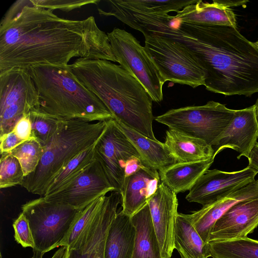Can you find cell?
Segmentation results:
<instances>
[{
  "label": "cell",
  "mask_w": 258,
  "mask_h": 258,
  "mask_svg": "<svg viewBox=\"0 0 258 258\" xmlns=\"http://www.w3.org/2000/svg\"><path fill=\"white\" fill-rule=\"evenodd\" d=\"M33 137L44 147L56 131L62 118L40 112L36 109L29 113Z\"/></svg>",
  "instance_id": "obj_32"
},
{
  "label": "cell",
  "mask_w": 258,
  "mask_h": 258,
  "mask_svg": "<svg viewBox=\"0 0 258 258\" xmlns=\"http://www.w3.org/2000/svg\"><path fill=\"white\" fill-rule=\"evenodd\" d=\"M94 156L114 191L120 194L125 180L127 163L134 157H141L114 118L107 120L106 127L95 145Z\"/></svg>",
  "instance_id": "obj_11"
},
{
  "label": "cell",
  "mask_w": 258,
  "mask_h": 258,
  "mask_svg": "<svg viewBox=\"0 0 258 258\" xmlns=\"http://www.w3.org/2000/svg\"><path fill=\"white\" fill-rule=\"evenodd\" d=\"M121 203L116 191L106 196L99 211L76 241L66 247L62 258H104L106 237L110 225Z\"/></svg>",
  "instance_id": "obj_12"
},
{
  "label": "cell",
  "mask_w": 258,
  "mask_h": 258,
  "mask_svg": "<svg viewBox=\"0 0 258 258\" xmlns=\"http://www.w3.org/2000/svg\"><path fill=\"white\" fill-rule=\"evenodd\" d=\"M144 49L165 83L170 81L196 88L205 85V73L194 53L169 37L151 34Z\"/></svg>",
  "instance_id": "obj_6"
},
{
  "label": "cell",
  "mask_w": 258,
  "mask_h": 258,
  "mask_svg": "<svg viewBox=\"0 0 258 258\" xmlns=\"http://www.w3.org/2000/svg\"><path fill=\"white\" fill-rule=\"evenodd\" d=\"M74 57L117 62L93 16L82 20L18 0L0 23V73L40 64L68 66Z\"/></svg>",
  "instance_id": "obj_1"
},
{
  "label": "cell",
  "mask_w": 258,
  "mask_h": 258,
  "mask_svg": "<svg viewBox=\"0 0 258 258\" xmlns=\"http://www.w3.org/2000/svg\"><path fill=\"white\" fill-rule=\"evenodd\" d=\"M13 131L23 141L35 139L32 135L29 114L24 116L18 121Z\"/></svg>",
  "instance_id": "obj_36"
},
{
  "label": "cell",
  "mask_w": 258,
  "mask_h": 258,
  "mask_svg": "<svg viewBox=\"0 0 258 258\" xmlns=\"http://www.w3.org/2000/svg\"><path fill=\"white\" fill-rule=\"evenodd\" d=\"M19 161L25 177L35 171L43 153V147L36 139L24 141L10 152Z\"/></svg>",
  "instance_id": "obj_31"
},
{
  "label": "cell",
  "mask_w": 258,
  "mask_h": 258,
  "mask_svg": "<svg viewBox=\"0 0 258 258\" xmlns=\"http://www.w3.org/2000/svg\"><path fill=\"white\" fill-rule=\"evenodd\" d=\"M95 145L71 160L51 181L43 197L57 192L66 186L94 161Z\"/></svg>",
  "instance_id": "obj_28"
},
{
  "label": "cell",
  "mask_w": 258,
  "mask_h": 258,
  "mask_svg": "<svg viewBox=\"0 0 258 258\" xmlns=\"http://www.w3.org/2000/svg\"><path fill=\"white\" fill-rule=\"evenodd\" d=\"M14 237L16 242L23 247L34 249L35 243L29 222L23 213H21L13 223Z\"/></svg>",
  "instance_id": "obj_35"
},
{
  "label": "cell",
  "mask_w": 258,
  "mask_h": 258,
  "mask_svg": "<svg viewBox=\"0 0 258 258\" xmlns=\"http://www.w3.org/2000/svg\"><path fill=\"white\" fill-rule=\"evenodd\" d=\"M165 147L175 163L205 161L215 158L213 147L205 141L169 128Z\"/></svg>",
  "instance_id": "obj_21"
},
{
  "label": "cell",
  "mask_w": 258,
  "mask_h": 258,
  "mask_svg": "<svg viewBox=\"0 0 258 258\" xmlns=\"http://www.w3.org/2000/svg\"><path fill=\"white\" fill-rule=\"evenodd\" d=\"M114 119L117 125L150 168L160 171L175 163L164 143L158 140H151Z\"/></svg>",
  "instance_id": "obj_24"
},
{
  "label": "cell",
  "mask_w": 258,
  "mask_h": 258,
  "mask_svg": "<svg viewBox=\"0 0 258 258\" xmlns=\"http://www.w3.org/2000/svg\"><path fill=\"white\" fill-rule=\"evenodd\" d=\"M27 70L39 94L36 110L57 118L87 122L114 118L102 101L75 77L69 64H40Z\"/></svg>",
  "instance_id": "obj_4"
},
{
  "label": "cell",
  "mask_w": 258,
  "mask_h": 258,
  "mask_svg": "<svg viewBox=\"0 0 258 258\" xmlns=\"http://www.w3.org/2000/svg\"><path fill=\"white\" fill-rule=\"evenodd\" d=\"M258 139V123L255 106L235 110L234 115L227 127L215 141L212 147L215 157L226 148L239 153L237 159L248 158Z\"/></svg>",
  "instance_id": "obj_16"
},
{
  "label": "cell",
  "mask_w": 258,
  "mask_h": 258,
  "mask_svg": "<svg viewBox=\"0 0 258 258\" xmlns=\"http://www.w3.org/2000/svg\"><path fill=\"white\" fill-rule=\"evenodd\" d=\"M107 34L117 62L138 80L153 101L161 102L165 83L144 47L131 33L123 29L115 28Z\"/></svg>",
  "instance_id": "obj_10"
},
{
  "label": "cell",
  "mask_w": 258,
  "mask_h": 258,
  "mask_svg": "<svg viewBox=\"0 0 258 258\" xmlns=\"http://www.w3.org/2000/svg\"><path fill=\"white\" fill-rule=\"evenodd\" d=\"M24 142L13 131L0 136L1 154L10 153Z\"/></svg>",
  "instance_id": "obj_37"
},
{
  "label": "cell",
  "mask_w": 258,
  "mask_h": 258,
  "mask_svg": "<svg viewBox=\"0 0 258 258\" xmlns=\"http://www.w3.org/2000/svg\"><path fill=\"white\" fill-rule=\"evenodd\" d=\"M160 180L157 170L150 167L126 177L120 193L122 212L131 217L142 209L156 190Z\"/></svg>",
  "instance_id": "obj_20"
},
{
  "label": "cell",
  "mask_w": 258,
  "mask_h": 258,
  "mask_svg": "<svg viewBox=\"0 0 258 258\" xmlns=\"http://www.w3.org/2000/svg\"><path fill=\"white\" fill-rule=\"evenodd\" d=\"M0 258H2V253H0Z\"/></svg>",
  "instance_id": "obj_41"
},
{
  "label": "cell",
  "mask_w": 258,
  "mask_h": 258,
  "mask_svg": "<svg viewBox=\"0 0 258 258\" xmlns=\"http://www.w3.org/2000/svg\"><path fill=\"white\" fill-rule=\"evenodd\" d=\"M254 45L258 48V39L254 42H253Z\"/></svg>",
  "instance_id": "obj_40"
},
{
  "label": "cell",
  "mask_w": 258,
  "mask_h": 258,
  "mask_svg": "<svg viewBox=\"0 0 258 258\" xmlns=\"http://www.w3.org/2000/svg\"><path fill=\"white\" fill-rule=\"evenodd\" d=\"M199 0H114L119 6L129 10L148 14L165 15L177 13L184 7L196 4Z\"/></svg>",
  "instance_id": "obj_29"
},
{
  "label": "cell",
  "mask_w": 258,
  "mask_h": 258,
  "mask_svg": "<svg viewBox=\"0 0 258 258\" xmlns=\"http://www.w3.org/2000/svg\"><path fill=\"white\" fill-rule=\"evenodd\" d=\"M214 158L205 161L174 163L159 171L161 182L176 194L189 190L199 178L209 170Z\"/></svg>",
  "instance_id": "obj_23"
},
{
  "label": "cell",
  "mask_w": 258,
  "mask_h": 258,
  "mask_svg": "<svg viewBox=\"0 0 258 258\" xmlns=\"http://www.w3.org/2000/svg\"><path fill=\"white\" fill-rule=\"evenodd\" d=\"M153 224L162 258H171L174 246V235L178 214L176 194L161 182L148 201Z\"/></svg>",
  "instance_id": "obj_15"
},
{
  "label": "cell",
  "mask_w": 258,
  "mask_h": 258,
  "mask_svg": "<svg viewBox=\"0 0 258 258\" xmlns=\"http://www.w3.org/2000/svg\"><path fill=\"white\" fill-rule=\"evenodd\" d=\"M208 244L213 258H258V240L247 237Z\"/></svg>",
  "instance_id": "obj_27"
},
{
  "label": "cell",
  "mask_w": 258,
  "mask_h": 258,
  "mask_svg": "<svg viewBox=\"0 0 258 258\" xmlns=\"http://www.w3.org/2000/svg\"><path fill=\"white\" fill-rule=\"evenodd\" d=\"M106 125L107 120L87 122L62 118L43 147L38 165L24 177L21 186L30 193L43 197L51 181L71 160L95 145Z\"/></svg>",
  "instance_id": "obj_5"
},
{
  "label": "cell",
  "mask_w": 258,
  "mask_h": 258,
  "mask_svg": "<svg viewBox=\"0 0 258 258\" xmlns=\"http://www.w3.org/2000/svg\"><path fill=\"white\" fill-rule=\"evenodd\" d=\"M114 191L100 163L94 160L77 177L53 194L43 197L48 202L83 210L108 192Z\"/></svg>",
  "instance_id": "obj_13"
},
{
  "label": "cell",
  "mask_w": 258,
  "mask_h": 258,
  "mask_svg": "<svg viewBox=\"0 0 258 258\" xmlns=\"http://www.w3.org/2000/svg\"><path fill=\"white\" fill-rule=\"evenodd\" d=\"M105 196L98 198L80 212L60 246L68 247L76 241L99 211Z\"/></svg>",
  "instance_id": "obj_30"
},
{
  "label": "cell",
  "mask_w": 258,
  "mask_h": 258,
  "mask_svg": "<svg viewBox=\"0 0 258 258\" xmlns=\"http://www.w3.org/2000/svg\"><path fill=\"white\" fill-rule=\"evenodd\" d=\"M39 107V94L27 69L0 73V136L12 132L22 117Z\"/></svg>",
  "instance_id": "obj_9"
},
{
  "label": "cell",
  "mask_w": 258,
  "mask_h": 258,
  "mask_svg": "<svg viewBox=\"0 0 258 258\" xmlns=\"http://www.w3.org/2000/svg\"><path fill=\"white\" fill-rule=\"evenodd\" d=\"M257 173L249 165L232 172L208 170L189 190L186 200L206 206L254 180Z\"/></svg>",
  "instance_id": "obj_14"
},
{
  "label": "cell",
  "mask_w": 258,
  "mask_h": 258,
  "mask_svg": "<svg viewBox=\"0 0 258 258\" xmlns=\"http://www.w3.org/2000/svg\"><path fill=\"white\" fill-rule=\"evenodd\" d=\"M32 4L37 7L51 11L59 10L68 12L89 4H98L99 0L61 1V0H30Z\"/></svg>",
  "instance_id": "obj_34"
},
{
  "label": "cell",
  "mask_w": 258,
  "mask_h": 258,
  "mask_svg": "<svg viewBox=\"0 0 258 258\" xmlns=\"http://www.w3.org/2000/svg\"><path fill=\"white\" fill-rule=\"evenodd\" d=\"M154 34L184 44L205 73L204 86L226 96H250L258 93V48L229 26L178 23L161 24Z\"/></svg>",
  "instance_id": "obj_2"
},
{
  "label": "cell",
  "mask_w": 258,
  "mask_h": 258,
  "mask_svg": "<svg viewBox=\"0 0 258 258\" xmlns=\"http://www.w3.org/2000/svg\"><path fill=\"white\" fill-rule=\"evenodd\" d=\"M25 176L19 160L10 153L1 154L0 188L22 185Z\"/></svg>",
  "instance_id": "obj_33"
},
{
  "label": "cell",
  "mask_w": 258,
  "mask_h": 258,
  "mask_svg": "<svg viewBox=\"0 0 258 258\" xmlns=\"http://www.w3.org/2000/svg\"><path fill=\"white\" fill-rule=\"evenodd\" d=\"M258 226V199L236 204L214 224L208 242L246 237Z\"/></svg>",
  "instance_id": "obj_17"
},
{
  "label": "cell",
  "mask_w": 258,
  "mask_h": 258,
  "mask_svg": "<svg viewBox=\"0 0 258 258\" xmlns=\"http://www.w3.org/2000/svg\"><path fill=\"white\" fill-rule=\"evenodd\" d=\"M248 1L214 0L212 3L199 0L178 12L175 19L189 24L229 26L237 29L236 15L231 7L245 5Z\"/></svg>",
  "instance_id": "obj_19"
},
{
  "label": "cell",
  "mask_w": 258,
  "mask_h": 258,
  "mask_svg": "<svg viewBox=\"0 0 258 258\" xmlns=\"http://www.w3.org/2000/svg\"><path fill=\"white\" fill-rule=\"evenodd\" d=\"M254 106H255L256 118V120H257V121L258 123V98L256 100V101L255 102V104H254Z\"/></svg>",
  "instance_id": "obj_39"
},
{
  "label": "cell",
  "mask_w": 258,
  "mask_h": 258,
  "mask_svg": "<svg viewBox=\"0 0 258 258\" xmlns=\"http://www.w3.org/2000/svg\"><path fill=\"white\" fill-rule=\"evenodd\" d=\"M247 159L248 165L258 172V142L254 146Z\"/></svg>",
  "instance_id": "obj_38"
},
{
  "label": "cell",
  "mask_w": 258,
  "mask_h": 258,
  "mask_svg": "<svg viewBox=\"0 0 258 258\" xmlns=\"http://www.w3.org/2000/svg\"><path fill=\"white\" fill-rule=\"evenodd\" d=\"M135 234L131 217L117 212L108 229L104 258H132Z\"/></svg>",
  "instance_id": "obj_22"
},
{
  "label": "cell",
  "mask_w": 258,
  "mask_h": 258,
  "mask_svg": "<svg viewBox=\"0 0 258 258\" xmlns=\"http://www.w3.org/2000/svg\"><path fill=\"white\" fill-rule=\"evenodd\" d=\"M255 199H258V180L255 179L187 215L204 241L208 243L212 227L223 215L237 203Z\"/></svg>",
  "instance_id": "obj_18"
},
{
  "label": "cell",
  "mask_w": 258,
  "mask_h": 258,
  "mask_svg": "<svg viewBox=\"0 0 258 258\" xmlns=\"http://www.w3.org/2000/svg\"><path fill=\"white\" fill-rule=\"evenodd\" d=\"M131 220L136 230L132 258H162L148 203Z\"/></svg>",
  "instance_id": "obj_25"
},
{
  "label": "cell",
  "mask_w": 258,
  "mask_h": 258,
  "mask_svg": "<svg viewBox=\"0 0 258 258\" xmlns=\"http://www.w3.org/2000/svg\"><path fill=\"white\" fill-rule=\"evenodd\" d=\"M235 111L225 104L209 101L203 105L170 109L154 119L170 129L203 140L212 147L232 119Z\"/></svg>",
  "instance_id": "obj_8"
},
{
  "label": "cell",
  "mask_w": 258,
  "mask_h": 258,
  "mask_svg": "<svg viewBox=\"0 0 258 258\" xmlns=\"http://www.w3.org/2000/svg\"><path fill=\"white\" fill-rule=\"evenodd\" d=\"M174 246L181 258H208V243L202 239L187 214L178 213L175 223Z\"/></svg>",
  "instance_id": "obj_26"
},
{
  "label": "cell",
  "mask_w": 258,
  "mask_h": 258,
  "mask_svg": "<svg viewBox=\"0 0 258 258\" xmlns=\"http://www.w3.org/2000/svg\"><path fill=\"white\" fill-rule=\"evenodd\" d=\"M21 209L34 240L33 252L42 256L60 246L82 210L48 202L43 197L26 202Z\"/></svg>",
  "instance_id": "obj_7"
},
{
  "label": "cell",
  "mask_w": 258,
  "mask_h": 258,
  "mask_svg": "<svg viewBox=\"0 0 258 258\" xmlns=\"http://www.w3.org/2000/svg\"><path fill=\"white\" fill-rule=\"evenodd\" d=\"M73 74L96 95L115 119L153 140V101L138 80L112 61L78 58L69 64Z\"/></svg>",
  "instance_id": "obj_3"
}]
</instances>
